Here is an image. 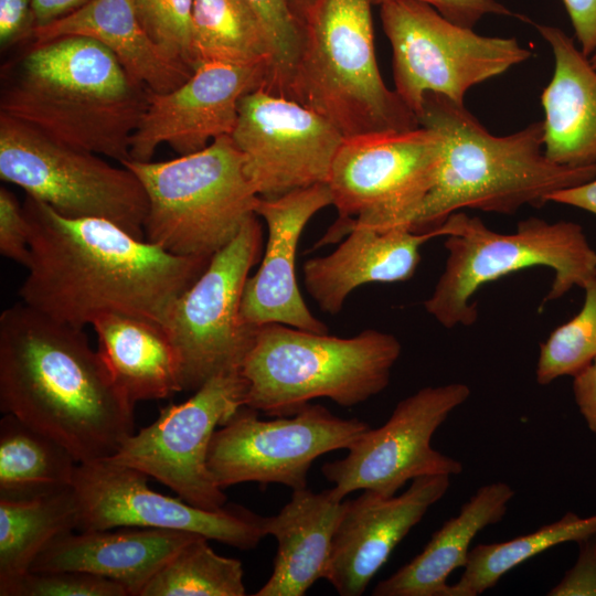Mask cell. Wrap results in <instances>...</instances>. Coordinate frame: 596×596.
Listing matches in <instances>:
<instances>
[{"label": "cell", "instance_id": "cell-24", "mask_svg": "<svg viewBox=\"0 0 596 596\" xmlns=\"http://www.w3.org/2000/svg\"><path fill=\"white\" fill-rule=\"evenodd\" d=\"M344 503L332 488H302L292 490L276 515L266 517L265 530L276 539L277 553L270 577L255 596H304L326 577Z\"/></svg>", "mask_w": 596, "mask_h": 596}, {"label": "cell", "instance_id": "cell-7", "mask_svg": "<svg viewBox=\"0 0 596 596\" xmlns=\"http://www.w3.org/2000/svg\"><path fill=\"white\" fill-rule=\"evenodd\" d=\"M445 222L449 226L445 269L424 301L426 311L445 328L475 323L478 310L470 302L472 296L509 274L534 266L553 269L544 301L558 299L575 286L584 288L596 276V251L577 223L530 217L519 222L514 233L504 234L461 211Z\"/></svg>", "mask_w": 596, "mask_h": 596}, {"label": "cell", "instance_id": "cell-46", "mask_svg": "<svg viewBox=\"0 0 596 596\" xmlns=\"http://www.w3.org/2000/svg\"><path fill=\"white\" fill-rule=\"evenodd\" d=\"M592 65L596 68V54L589 57Z\"/></svg>", "mask_w": 596, "mask_h": 596}, {"label": "cell", "instance_id": "cell-5", "mask_svg": "<svg viewBox=\"0 0 596 596\" xmlns=\"http://www.w3.org/2000/svg\"><path fill=\"white\" fill-rule=\"evenodd\" d=\"M373 4V0L311 2L302 14L301 45L284 95L322 116L344 138L421 126L381 76Z\"/></svg>", "mask_w": 596, "mask_h": 596}, {"label": "cell", "instance_id": "cell-14", "mask_svg": "<svg viewBox=\"0 0 596 596\" xmlns=\"http://www.w3.org/2000/svg\"><path fill=\"white\" fill-rule=\"evenodd\" d=\"M245 394L241 372L213 376L187 401L161 408L107 459L155 478L192 505L219 510L227 497L207 468L209 447L217 427L245 405Z\"/></svg>", "mask_w": 596, "mask_h": 596}, {"label": "cell", "instance_id": "cell-17", "mask_svg": "<svg viewBox=\"0 0 596 596\" xmlns=\"http://www.w3.org/2000/svg\"><path fill=\"white\" fill-rule=\"evenodd\" d=\"M231 137L251 185L265 199L327 183L344 138L316 111L265 88L241 99Z\"/></svg>", "mask_w": 596, "mask_h": 596}, {"label": "cell", "instance_id": "cell-29", "mask_svg": "<svg viewBox=\"0 0 596 596\" xmlns=\"http://www.w3.org/2000/svg\"><path fill=\"white\" fill-rule=\"evenodd\" d=\"M78 521L73 486L32 499H0V581L29 572L56 536L77 530Z\"/></svg>", "mask_w": 596, "mask_h": 596}, {"label": "cell", "instance_id": "cell-27", "mask_svg": "<svg viewBox=\"0 0 596 596\" xmlns=\"http://www.w3.org/2000/svg\"><path fill=\"white\" fill-rule=\"evenodd\" d=\"M503 481L483 485L466 501L459 513L433 533L423 551L372 590L374 596H447V578L466 565L470 545L485 528L505 515L514 497Z\"/></svg>", "mask_w": 596, "mask_h": 596}, {"label": "cell", "instance_id": "cell-16", "mask_svg": "<svg viewBox=\"0 0 596 596\" xmlns=\"http://www.w3.org/2000/svg\"><path fill=\"white\" fill-rule=\"evenodd\" d=\"M148 476L107 458L77 464L73 488L77 530L120 526L184 531L236 547L255 549L267 535L265 519L240 504L205 510L149 488Z\"/></svg>", "mask_w": 596, "mask_h": 596}, {"label": "cell", "instance_id": "cell-18", "mask_svg": "<svg viewBox=\"0 0 596 596\" xmlns=\"http://www.w3.org/2000/svg\"><path fill=\"white\" fill-rule=\"evenodd\" d=\"M268 77L269 68L262 64L205 62L172 91H149L147 108L131 139V160L150 161L161 143L185 156L231 136L241 99L266 88Z\"/></svg>", "mask_w": 596, "mask_h": 596}, {"label": "cell", "instance_id": "cell-43", "mask_svg": "<svg viewBox=\"0 0 596 596\" xmlns=\"http://www.w3.org/2000/svg\"><path fill=\"white\" fill-rule=\"evenodd\" d=\"M547 202L575 206L596 215V179L558 190L549 196Z\"/></svg>", "mask_w": 596, "mask_h": 596}, {"label": "cell", "instance_id": "cell-34", "mask_svg": "<svg viewBox=\"0 0 596 596\" xmlns=\"http://www.w3.org/2000/svg\"><path fill=\"white\" fill-rule=\"evenodd\" d=\"M245 1L258 17L272 50L266 89L284 96L301 45L302 15L294 0Z\"/></svg>", "mask_w": 596, "mask_h": 596}, {"label": "cell", "instance_id": "cell-33", "mask_svg": "<svg viewBox=\"0 0 596 596\" xmlns=\"http://www.w3.org/2000/svg\"><path fill=\"white\" fill-rule=\"evenodd\" d=\"M583 289L585 300L579 312L540 344L535 369L540 385L574 376L596 359V276Z\"/></svg>", "mask_w": 596, "mask_h": 596}, {"label": "cell", "instance_id": "cell-3", "mask_svg": "<svg viewBox=\"0 0 596 596\" xmlns=\"http://www.w3.org/2000/svg\"><path fill=\"white\" fill-rule=\"evenodd\" d=\"M148 94L100 42L65 35L33 44L1 93L0 113L123 163L131 159Z\"/></svg>", "mask_w": 596, "mask_h": 596}, {"label": "cell", "instance_id": "cell-10", "mask_svg": "<svg viewBox=\"0 0 596 596\" xmlns=\"http://www.w3.org/2000/svg\"><path fill=\"white\" fill-rule=\"evenodd\" d=\"M379 6L392 47L394 91L417 118L426 94L464 104L472 86L532 56L515 38L480 35L424 2L386 0Z\"/></svg>", "mask_w": 596, "mask_h": 596}, {"label": "cell", "instance_id": "cell-32", "mask_svg": "<svg viewBox=\"0 0 596 596\" xmlns=\"http://www.w3.org/2000/svg\"><path fill=\"white\" fill-rule=\"evenodd\" d=\"M207 539L188 542L146 585L141 596H244L242 563L215 553Z\"/></svg>", "mask_w": 596, "mask_h": 596}, {"label": "cell", "instance_id": "cell-26", "mask_svg": "<svg viewBox=\"0 0 596 596\" xmlns=\"http://www.w3.org/2000/svg\"><path fill=\"white\" fill-rule=\"evenodd\" d=\"M98 352L119 391L134 405L182 392L179 354L160 322L118 312L96 317Z\"/></svg>", "mask_w": 596, "mask_h": 596}, {"label": "cell", "instance_id": "cell-21", "mask_svg": "<svg viewBox=\"0 0 596 596\" xmlns=\"http://www.w3.org/2000/svg\"><path fill=\"white\" fill-rule=\"evenodd\" d=\"M196 536L201 535L137 526L71 531L56 536L29 571L85 572L115 581L128 596H141L151 578Z\"/></svg>", "mask_w": 596, "mask_h": 596}, {"label": "cell", "instance_id": "cell-6", "mask_svg": "<svg viewBox=\"0 0 596 596\" xmlns=\"http://www.w3.org/2000/svg\"><path fill=\"white\" fill-rule=\"evenodd\" d=\"M401 351L395 336L374 329L339 338L263 324L241 368L245 405L275 417L292 416L320 397L355 406L387 387Z\"/></svg>", "mask_w": 596, "mask_h": 596}, {"label": "cell", "instance_id": "cell-13", "mask_svg": "<svg viewBox=\"0 0 596 596\" xmlns=\"http://www.w3.org/2000/svg\"><path fill=\"white\" fill-rule=\"evenodd\" d=\"M243 405L213 434L207 468L216 485L255 481L307 488L312 462L323 454L349 449L370 427L344 419L320 404H307L292 416L264 421Z\"/></svg>", "mask_w": 596, "mask_h": 596}, {"label": "cell", "instance_id": "cell-41", "mask_svg": "<svg viewBox=\"0 0 596 596\" xmlns=\"http://www.w3.org/2000/svg\"><path fill=\"white\" fill-rule=\"evenodd\" d=\"M571 19L581 51L596 54V0H562Z\"/></svg>", "mask_w": 596, "mask_h": 596}, {"label": "cell", "instance_id": "cell-36", "mask_svg": "<svg viewBox=\"0 0 596 596\" xmlns=\"http://www.w3.org/2000/svg\"><path fill=\"white\" fill-rule=\"evenodd\" d=\"M131 1L136 14L150 39L169 57L193 68L190 57V23L193 0Z\"/></svg>", "mask_w": 596, "mask_h": 596}, {"label": "cell", "instance_id": "cell-12", "mask_svg": "<svg viewBox=\"0 0 596 596\" xmlns=\"http://www.w3.org/2000/svg\"><path fill=\"white\" fill-rule=\"evenodd\" d=\"M255 215L216 252L173 301L162 323L181 362L182 387L195 392L213 376L241 372L256 329L240 317L251 268L259 260L263 230Z\"/></svg>", "mask_w": 596, "mask_h": 596}, {"label": "cell", "instance_id": "cell-23", "mask_svg": "<svg viewBox=\"0 0 596 596\" xmlns=\"http://www.w3.org/2000/svg\"><path fill=\"white\" fill-rule=\"evenodd\" d=\"M554 56V71L541 95L543 146L553 162L584 167L596 162V68L560 28L535 23Z\"/></svg>", "mask_w": 596, "mask_h": 596}, {"label": "cell", "instance_id": "cell-30", "mask_svg": "<svg viewBox=\"0 0 596 596\" xmlns=\"http://www.w3.org/2000/svg\"><path fill=\"white\" fill-rule=\"evenodd\" d=\"M190 57L193 68L205 62L262 64L269 75L273 64L263 25L245 0H193Z\"/></svg>", "mask_w": 596, "mask_h": 596}, {"label": "cell", "instance_id": "cell-38", "mask_svg": "<svg viewBox=\"0 0 596 596\" xmlns=\"http://www.w3.org/2000/svg\"><path fill=\"white\" fill-rule=\"evenodd\" d=\"M575 543L578 546L577 560L550 589L549 596H596V531Z\"/></svg>", "mask_w": 596, "mask_h": 596}, {"label": "cell", "instance_id": "cell-28", "mask_svg": "<svg viewBox=\"0 0 596 596\" xmlns=\"http://www.w3.org/2000/svg\"><path fill=\"white\" fill-rule=\"evenodd\" d=\"M77 461L12 414L0 421V499L25 500L73 486Z\"/></svg>", "mask_w": 596, "mask_h": 596}, {"label": "cell", "instance_id": "cell-42", "mask_svg": "<svg viewBox=\"0 0 596 596\" xmlns=\"http://www.w3.org/2000/svg\"><path fill=\"white\" fill-rule=\"evenodd\" d=\"M573 394L588 429L596 435V359L573 376Z\"/></svg>", "mask_w": 596, "mask_h": 596}, {"label": "cell", "instance_id": "cell-20", "mask_svg": "<svg viewBox=\"0 0 596 596\" xmlns=\"http://www.w3.org/2000/svg\"><path fill=\"white\" fill-rule=\"evenodd\" d=\"M450 478L424 476L412 480L401 494L385 497L364 490L345 501L324 577L339 595L365 592L398 543L446 494Z\"/></svg>", "mask_w": 596, "mask_h": 596}, {"label": "cell", "instance_id": "cell-2", "mask_svg": "<svg viewBox=\"0 0 596 596\" xmlns=\"http://www.w3.org/2000/svg\"><path fill=\"white\" fill-rule=\"evenodd\" d=\"M134 404L84 329L24 302L0 315V409L64 446L78 464L111 457L134 432Z\"/></svg>", "mask_w": 596, "mask_h": 596}, {"label": "cell", "instance_id": "cell-8", "mask_svg": "<svg viewBox=\"0 0 596 596\" xmlns=\"http://www.w3.org/2000/svg\"><path fill=\"white\" fill-rule=\"evenodd\" d=\"M148 198L145 240L179 256L212 257L256 215L258 195L231 136L172 160L120 163Z\"/></svg>", "mask_w": 596, "mask_h": 596}, {"label": "cell", "instance_id": "cell-1", "mask_svg": "<svg viewBox=\"0 0 596 596\" xmlns=\"http://www.w3.org/2000/svg\"><path fill=\"white\" fill-rule=\"evenodd\" d=\"M28 275L22 302L84 329L108 312L163 323L173 301L211 257L179 256L99 217H67L30 196Z\"/></svg>", "mask_w": 596, "mask_h": 596}, {"label": "cell", "instance_id": "cell-4", "mask_svg": "<svg viewBox=\"0 0 596 596\" xmlns=\"http://www.w3.org/2000/svg\"><path fill=\"white\" fill-rule=\"evenodd\" d=\"M418 121L440 136L443 155L414 232L436 228L462 209L513 214L524 205L540 207L552 193L596 179V162L568 167L545 156L543 120L494 136L464 104L428 93Z\"/></svg>", "mask_w": 596, "mask_h": 596}, {"label": "cell", "instance_id": "cell-25", "mask_svg": "<svg viewBox=\"0 0 596 596\" xmlns=\"http://www.w3.org/2000/svg\"><path fill=\"white\" fill-rule=\"evenodd\" d=\"M65 35L94 39L110 50L130 77L153 93H167L193 73L169 57L147 34L131 0H91L73 13L34 31V43Z\"/></svg>", "mask_w": 596, "mask_h": 596}, {"label": "cell", "instance_id": "cell-45", "mask_svg": "<svg viewBox=\"0 0 596 596\" xmlns=\"http://www.w3.org/2000/svg\"><path fill=\"white\" fill-rule=\"evenodd\" d=\"M301 15L313 0H294Z\"/></svg>", "mask_w": 596, "mask_h": 596}, {"label": "cell", "instance_id": "cell-19", "mask_svg": "<svg viewBox=\"0 0 596 596\" xmlns=\"http://www.w3.org/2000/svg\"><path fill=\"white\" fill-rule=\"evenodd\" d=\"M329 205L332 196L327 183L273 199L258 198L255 213L265 221L268 235L260 266L244 286L240 317L245 327L281 323L328 333V327L311 313L299 290L296 255L307 223Z\"/></svg>", "mask_w": 596, "mask_h": 596}, {"label": "cell", "instance_id": "cell-11", "mask_svg": "<svg viewBox=\"0 0 596 596\" xmlns=\"http://www.w3.org/2000/svg\"><path fill=\"white\" fill-rule=\"evenodd\" d=\"M0 178L64 216L105 219L145 240L148 198L132 171L1 113Z\"/></svg>", "mask_w": 596, "mask_h": 596}, {"label": "cell", "instance_id": "cell-39", "mask_svg": "<svg viewBox=\"0 0 596 596\" xmlns=\"http://www.w3.org/2000/svg\"><path fill=\"white\" fill-rule=\"evenodd\" d=\"M386 0H373L380 4ZM435 8L444 18L462 28L473 29L487 14L517 17L528 20L522 14L513 13L497 0H415Z\"/></svg>", "mask_w": 596, "mask_h": 596}, {"label": "cell", "instance_id": "cell-40", "mask_svg": "<svg viewBox=\"0 0 596 596\" xmlns=\"http://www.w3.org/2000/svg\"><path fill=\"white\" fill-rule=\"evenodd\" d=\"M36 28L32 0H0V44L8 47L28 38Z\"/></svg>", "mask_w": 596, "mask_h": 596}, {"label": "cell", "instance_id": "cell-9", "mask_svg": "<svg viewBox=\"0 0 596 596\" xmlns=\"http://www.w3.org/2000/svg\"><path fill=\"white\" fill-rule=\"evenodd\" d=\"M441 155L440 136L424 126L343 138L327 182L338 220L316 247L340 241L354 227L411 230Z\"/></svg>", "mask_w": 596, "mask_h": 596}, {"label": "cell", "instance_id": "cell-31", "mask_svg": "<svg viewBox=\"0 0 596 596\" xmlns=\"http://www.w3.org/2000/svg\"><path fill=\"white\" fill-rule=\"evenodd\" d=\"M596 531V514L582 518L568 511L561 519L508 541L471 547L464 572L449 585L447 596H478L497 585L508 572L525 561Z\"/></svg>", "mask_w": 596, "mask_h": 596}, {"label": "cell", "instance_id": "cell-44", "mask_svg": "<svg viewBox=\"0 0 596 596\" xmlns=\"http://www.w3.org/2000/svg\"><path fill=\"white\" fill-rule=\"evenodd\" d=\"M91 0H32L36 28L47 25L85 6Z\"/></svg>", "mask_w": 596, "mask_h": 596}, {"label": "cell", "instance_id": "cell-15", "mask_svg": "<svg viewBox=\"0 0 596 596\" xmlns=\"http://www.w3.org/2000/svg\"><path fill=\"white\" fill-rule=\"evenodd\" d=\"M470 393L467 384L450 383L423 387L400 401L382 426L369 428L343 458L321 467L336 496L343 500L370 490L390 497L419 477L459 475L462 464L433 448L432 438Z\"/></svg>", "mask_w": 596, "mask_h": 596}, {"label": "cell", "instance_id": "cell-37", "mask_svg": "<svg viewBox=\"0 0 596 596\" xmlns=\"http://www.w3.org/2000/svg\"><path fill=\"white\" fill-rule=\"evenodd\" d=\"M0 254L26 267L30 258L29 222L15 195L0 189Z\"/></svg>", "mask_w": 596, "mask_h": 596}, {"label": "cell", "instance_id": "cell-35", "mask_svg": "<svg viewBox=\"0 0 596 596\" xmlns=\"http://www.w3.org/2000/svg\"><path fill=\"white\" fill-rule=\"evenodd\" d=\"M0 596H128L115 581L78 571L26 572L0 581Z\"/></svg>", "mask_w": 596, "mask_h": 596}, {"label": "cell", "instance_id": "cell-22", "mask_svg": "<svg viewBox=\"0 0 596 596\" xmlns=\"http://www.w3.org/2000/svg\"><path fill=\"white\" fill-rule=\"evenodd\" d=\"M448 232L445 223L425 232L354 227L329 255L305 262L306 289L322 311L336 315L347 297L362 285L412 278L421 260L422 245Z\"/></svg>", "mask_w": 596, "mask_h": 596}]
</instances>
